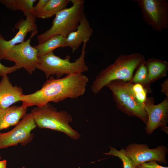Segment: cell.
<instances>
[{"label":"cell","mask_w":168,"mask_h":168,"mask_svg":"<svg viewBox=\"0 0 168 168\" xmlns=\"http://www.w3.org/2000/svg\"><path fill=\"white\" fill-rule=\"evenodd\" d=\"M88 78L82 73L66 75L60 78L50 77L41 89L28 95H22V105L27 107L36 105L41 107L53 102L62 101L68 98H76L83 95Z\"/></svg>","instance_id":"obj_1"},{"label":"cell","mask_w":168,"mask_h":168,"mask_svg":"<svg viewBox=\"0 0 168 168\" xmlns=\"http://www.w3.org/2000/svg\"><path fill=\"white\" fill-rule=\"evenodd\" d=\"M144 60V55L139 53L121 54L114 63L98 74L91 86V92L97 94L104 87L113 81L129 82L134 70Z\"/></svg>","instance_id":"obj_2"},{"label":"cell","mask_w":168,"mask_h":168,"mask_svg":"<svg viewBox=\"0 0 168 168\" xmlns=\"http://www.w3.org/2000/svg\"><path fill=\"white\" fill-rule=\"evenodd\" d=\"M87 42L85 41L83 42L81 55L75 61H70L69 55H68L64 58H62L52 52L38 57L36 68L44 72L47 78L53 75H55L57 78H60L64 75L78 74L87 71L88 68L85 62Z\"/></svg>","instance_id":"obj_3"},{"label":"cell","mask_w":168,"mask_h":168,"mask_svg":"<svg viewBox=\"0 0 168 168\" xmlns=\"http://www.w3.org/2000/svg\"><path fill=\"white\" fill-rule=\"evenodd\" d=\"M36 125L40 128H46L62 132L71 138L77 140L80 135L69 125L72 121L71 115L64 110L58 111L49 103L34 108L31 111Z\"/></svg>","instance_id":"obj_4"},{"label":"cell","mask_w":168,"mask_h":168,"mask_svg":"<svg viewBox=\"0 0 168 168\" xmlns=\"http://www.w3.org/2000/svg\"><path fill=\"white\" fill-rule=\"evenodd\" d=\"M70 1L72 6L58 12L53 21L51 28L37 36L39 43L56 35H60L66 37L69 33L77 30L80 21L85 15L84 1Z\"/></svg>","instance_id":"obj_5"},{"label":"cell","mask_w":168,"mask_h":168,"mask_svg":"<svg viewBox=\"0 0 168 168\" xmlns=\"http://www.w3.org/2000/svg\"><path fill=\"white\" fill-rule=\"evenodd\" d=\"M112 93L117 108L129 116L138 117L145 124L148 116L143 106L133 96L128 82L120 80L111 81L107 84Z\"/></svg>","instance_id":"obj_6"},{"label":"cell","mask_w":168,"mask_h":168,"mask_svg":"<svg viewBox=\"0 0 168 168\" xmlns=\"http://www.w3.org/2000/svg\"><path fill=\"white\" fill-rule=\"evenodd\" d=\"M38 32V30L32 32L30 37L26 41L11 47L1 55L0 60L13 62L18 69L23 68L31 75L36 69L38 57L37 49L31 46L30 42Z\"/></svg>","instance_id":"obj_7"},{"label":"cell","mask_w":168,"mask_h":168,"mask_svg":"<svg viewBox=\"0 0 168 168\" xmlns=\"http://www.w3.org/2000/svg\"><path fill=\"white\" fill-rule=\"evenodd\" d=\"M145 22L155 30L168 28V2L166 0H135Z\"/></svg>","instance_id":"obj_8"},{"label":"cell","mask_w":168,"mask_h":168,"mask_svg":"<svg viewBox=\"0 0 168 168\" xmlns=\"http://www.w3.org/2000/svg\"><path fill=\"white\" fill-rule=\"evenodd\" d=\"M36 126L31 113L26 114L12 129L0 133V149L19 144L25 146L32 141L33 134L31 131Z\"/></svg>","instance_id":"obj_9"},{"label":"cell","mask_w":168,"mask_h":168,"mask_svg":"<svg viewBox=\"0 0 168 168\" xmlns=\"http://www.w3.org/2000/svg\"><path fill=\"white\" fill-rule=\"evenodd\" d=\"M129 159L134 166L144 162L155 161L166 164V148L161 145L154 149H150L146 144H130L125 149L120 150Z\"/></svg>","instance_id":"obj_10"},{"label":"cell","mask_w":168,"mask_h":168,"mask_svg":"<svg viewBox=\"0 0 168 168\" xmlns=\"http://www.w3.org/2000/svg\"><path fill=\"white\" fill-rule=\"evenodd\" d=\"M154 98L147 97L143 107L148 116L146 130L148 134L159 127H164L168 120V99H165L157 105L154 104Z\"/></svg>","instance_id":"obj_11"},{"label":"cell","mask_w":168,"mask_h":168,"mask_svg":"<svg viewBox=\"0 0 168 168\" xmlns=\"http://www.w3.org/2000/svg\"><path fill=\"white\" fill-rule=\"evenodd\" d=\"M26 17L25 19L20 20L15 24V27L18 30L11 39L6 40L0 34V57L11 47L24 42L28 33L38 30L35 15L30 13Z\"/></svg>","instance_id":"obj_12"},{"label":"cell","mask_w":168,"mask_h":168,"mask_svg":"<svg viewBox=\"0 0 168 168\" xmlns=\"http://www.w3.org/2000/svg\"><path fill=\"white\" fill-rule=\"evenodd\" d=\"M22 88L17 85L13 86L7 75L2 77L0 82V107L8 108L15 103L20 101L23 95Z\"/></svg>","instance_id":"obj_13"},{"label":"cell","mask_w":168,"mask_h":168,"mask_svg":"<svg viewBox=\"0 0 168 168\" xmlns=\"http://www.w3.org/2000/svg\"><path fill=\"white\" fill-rule=\"evenodd\" d=\"M92 32V29L85 15L80 21L77 30L66 37V47H69L72 52H74L82 42L89 40Z\"/></svg>","instance_id":"obj_14"},{"label":"cell","mask_w":168,"mask_h":168,"mask_svg":"<svg viewBox=\"0 0 168 168\" xmlns=\"http://www.w3.org/2000/svg\"><path fill=\"white\" fill-rule=\"evenodd\" d=\"M27 108L14 106L0 109V131L11 126L16 125L26 115Z\"/></svg>","instance_id":"obj_15"},{"label":"cell","mask_w":168,"mask_h":168,"mask_svg":"<svg viewBox=\"0 0 168 168\" xmlns=\"http://www.w3.org/2000/svg\"><path fill=\"white\" fill-rule=\"evenodd\" d=\"M148 70V82L152 83L166 76L168 63L164 60L154 58L146 60Z\"/></svg>","instance_id":"obj_16"},{"label":"cell","mask_w":168,"mask_h":168,"mask_svg":"<svg viewBox=\"0 0 168 168\" xmlns=\"http://www.w3.org/2000/svg\"><path fill=\"white\" fill-rule=\"evenodd\" d=\"M65 37L60 35L53 36L34 47L37 49L38 57L45 55L59 47H66Z\"/></svg>","instance_id":"obj_17"},{"label":"cell","mask_w":168,"mask_h":168,"mask_svg":"<svg viewBox=\"0 0 168 168\" xmlns=\"http://www.w3.org/2000/svg\"><path fill=\"white\" fill-rule=\"evenodd\" d=\"M70 2L69 0H49L36 17L46 19L56 15L66 8Z\"/></svg>","instance_id":"obj_18"},{"label":"cell","mask_w":168,"mask_h":168,"mask_svg":"<svg viewBox=\"0 0 168 168\" xmlns=\"http://www.w3.org/2000/svg\"><path fill=\"white\" fill-rule=\"evenodd\" d=\"M36 0H0V4L11 10H20L26 15L34 13V4Z\"/></svg>","instance_id":"obj_19"},{"label":"cell","mask_w":168,"mask_h":168,"mask_svg":"<svg viewBox=\"0 0 168 168\" xmlns=\"http://www.w3.org/2000/svg\"><path fill=\"white\" fill-rule=\"evenodd\" d=\"M148 70L146 60L143 61L137 69L131 80L128 82L132 83H139L149 90L152 91L148 82Z\"/></svg>","instance_id":"obj_20"},{"label":"cell","mask_w":168,"mask_h":168,"mask_svg":"<svg viewBox=\"0 0 168 168\" xmlns=\"http://www.w3.org/2000/svg\"><path fill=\"white\" fill-rule=\"evenodd\" d=\"M128 82L133 96L138 103L143 106L147 97V94L152 92V91L147 89L140 84Z\"/></svg>","instance_id":"obj_21"},{"label":"cell","mask_w":168,"mask_h":168,"mask_svg":"<svg viewBox=\"0 0 168 168\" xmlns=\"http://www.w3.org/2000/svg\"><path fill=\"white\" fill-rule=\"evenodd\" d=\"M109 148L110 150L108 153H105V154L119 157L123 162V168H135L129 159L120 150L118 151L112 147H109Z\"/></svg>","instance_id":"obj_22"},{"label":"cell","mask_w":168,"mask_h":168,"mask_svg":"<svg viewBox=\"0 0 168 168\" xmlns=\"http://www.w3.org/2000/svg\"><path fill=\"white\" fill-rule=\"evenodd\" d=\"M18 69L17 67L14 65L11 67H7L0 62V76L2 77L7 75Z\"/></svg>","instance_id":"obj_23"},{"label":"cell","mask_w":168,"mask_h":168,"mask_svg":"<svg viewBox=\"0 0 168 168\" xmlns=\"http://www.w3.org/2000/svg\"><path fill=\"white\" fill-rule=\"evenodd\" d=\"M135 168H168V167L158 164L155 161H151L141 163L136 166Z\"/></svg>","instance_id":"obj_24"},{"label":"cell","mask_w":168,"mask_h":168,"mask_svg":"<svg viewBox=\"0 0 168 168\" xmlns=\"http://www.w3.org/2000/svg\"><path fill=\"white\" fill-rule=\"evenodd\" d=\"M49 0H39L37 4L34 6L33 11L34 14L36 16L42 10Z\"/></svg>","instance_id":"obj_25"},{"label":"cell","mask_w":168,"mask_h":168,"mask_svg":"<svg viewBox=\"0 0 168 168\" xmlns=\"http://www.w3.org/2000/svg\"><path fill=\"white\" fill-rule=\"evenodd\" d=\"M161 91L165 94L168 99V79H166L161 84Z\"/></svg>","instance_id":"obj_26"},{"label":"cell","mask_w":168,"mask_h":168,"mask_svg":"<svg viewBox=\"0 0 168 168\" xmlns=\"http://www.w3.org/2000/svg\"><path fill=\"white\" fill-rule=\"evenodd\" d=\"M7 162L5 160H0V168H6Z\"/></svg>","instance_id":"obj_27"},{"label":"cell","mask_w":168,"mask_h":168,"mask_svg":"<svg viewBox=\"0 0 168 168\" xmlns=\"http://www.w3.org/2000/svg\"><path fill=\"white\" fill-rule=\"evenodd\" d=\"M1 158H2V157L0 155V160H1Z\"/></svg>","instance_id":"obj_28"},{"label":"cell","mask_w":168,"mask_h":168,"mask_svg":"<svg viewBox=\"0 0 168 168\" xmlns=\"http://www.w3.org/2000/svg\"><path fill=\"white\" fill-rule=\"evenodd\" d=\"M1 109V108H0V109Z\"/></svg>","instance_id":"obj_29"}]
</instances>
